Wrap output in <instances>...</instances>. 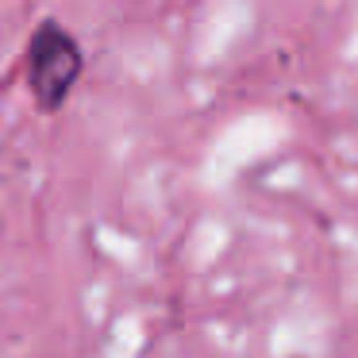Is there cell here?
Returning a JSON list of instances; mask_svg holds the SVG:
<instances>
[{"instance_id": "cell-1", "label": "cell", "mask_w": 358, "mask_h": 358, "mask_svg": "<svg viewBox=\"0 0 358 358\" xmlns=\"http://www.w3.org/2000/svg\"><path fill=\"white\" fill-rule=\"evenodd\" d=\"M24 81L31 93L35 108L43 116H55L70 104L73 89H78L81 73H85V50H81L78 35L55 16H43L31 27L24 43Z\"/></svg>"}]
</instances>
